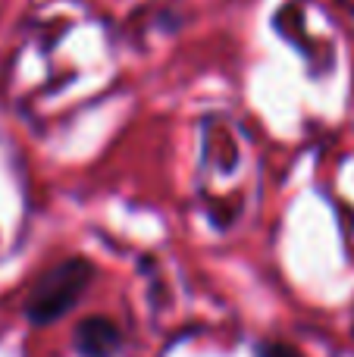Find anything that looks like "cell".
Masks as SVG:
<instances>
[{
  "mask_svg": "<svg viewBox=\"0 0 354 357\" xmlns=\"http://www.w3.org/2000/svg\"><path fill=\"white\" fill-rule=\"evenodd\" d=\"M123 345V335L104 317H88L75 329V351L82 357H113Z\"/></svg>",
  "mask_w": 354,
  "mask_h": 357,
  "instance_id": "cell-2",
  "label": "cell"
},
{
  "mask_svg": "<svg viewBox=\"0 0 354 357\" xmlns=\"http://www.w3.org/2000/svg\"><path fill=\"white\" fill-rule=\"evenodd\" d=\"M88 282H91V264L82 257L63 260L60 266H54L50 273H44L35 282L29 301H25V317L35 326L54 323L60 317H66L75 307L82 295H85Z\"/></svg>",
  "mask_w": 354,
  "mask_h": 357,
  "instance_id": "cell-1",
  "label": "cell"
},
{
  "mask_svg": "<svg viewBox=\"0 0 354 357\" xmlns=\"http://www.w3.org/2000/svg\"><path fill=\"white\" fill-rule=\"evenodd\" d=\"M257 357H301L292 345H282V342H263L257 345Z\"/></svg>",
  "mask_w": 354,
  "mask_h": 357,
  "instance_id": "cell-3",
  "label": "cell"
}]
</instances>
